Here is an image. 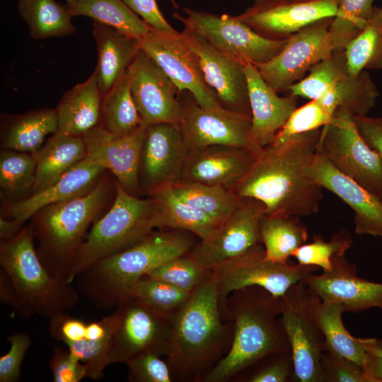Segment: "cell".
<instances>
[{"label": "cell", "instance_id": "1", "mask_svg": "<svg viewBox=\"0 0 382 382\" xmlns=\"http://www.w3.org/2000/svg\"><path fill=\"white\" fill-rule=\"evenodd\" d=\"M320 133L321 128L296 135L281 146L263 147L233 192L241 198L261 202L267 214L317 213L323 187L307 168L317 152Z\"/></svg>", "mask_w": 382, "mask_h": 382}, {"label": "cell", "instance_id": "36", "mask_svg": "<svg viewBox=\"0 0 382 382\" xmlns=\"http://www.w3.org/2000/svg\"><path fill=\"white\" fill-rule=\"evenodd\" d=\"M170 187L178 197L209 216L219 225L233 213L242 199L232 190L184 180Z\"/></svg>", "mask_w": 382, "mask_h": 382}, {"label": "cell", "instance_id": "32", "mask_svg": "<svg viewBox=\"0 0 382 382\" xmlns=\"http://www.w3.org/2000/svg\"><path fill=\"white\" fill-rule=\"evenodd\" d=\"M260 233L266 260L286 263L300 246L306 243L308 231L299 216L265 214L260 223Z\"/></svg>", "mask_w": 382, "mask_h": 382}, {"label": "cell", "instance_id": "8", "mask_svg": "<svg viewBox=\"0 0 382 382\" xmlns=\"http://www.w3.org/2000/svg\"><path fill=\"white\" fill-rule=\"evenodd\" d=\"M280 319L286 333L294 366V381L322 382L321 358L325 351L318 320L321 299L300 281L281 297Z\"/></svg>", "mask_w": 382, "mask_h": 382}, {"label": "cell", "instance_id": "55", "mask_svg": "<svg viewBox=\"0 0 382 382\" xmlns=\"http://www.w3.org/2000/svg\"><path fill=\"white\" fill-rule=\"evenodd\" d=\"M366 352L364 371L369 382H382V340L361 338Z\"/></svg>", "mask_w": 382, "mask_h": 382}, {"label": "cell", "instance_id": "14", "mask_svg": "<svg viewBox=\"0 0 382 382\" xmlns=\"http://www.w3.org/2000/svg\"><path fill=\"white\" fill-rule=\"evenodd\" d=\"M264 204L244 197L233 213L208 238L197 241L187 254L200 266L213 270L262 245L260 223Z\"/></svg>", "mask_w": 382, "mask_h": 382}, {"label": "cell", "instance_id": "47", "mask_svg": "<svg viewBox=\"0 0 382 382\" xmlns=\"http://www.w3.org/2000/svg\"><path fill=\"white\" fill-rule=\"evenodd\" d=\"M251 366L255 369L245 377L243 381H294V366L291 350L270 354Z\"/></svg>", "mask_w": 382, "mask_h": 382}, {"label": "cell", "instance_id": "51", "mask_svg": "<svg viewBox=\"0 0 382 382\" xmlns=\"http://www.w3.org/2000/svg\"><path fill=\"white\" fill-rule=\"evenodd\" d=\"M49 366L54 382H79L86 378V366L71 352L61 347H54Z\"/></svg>", "mask_w": 382, "mask_h": 382}, {"label": "cell", "instance_id": "34", "mask_svg": "<svg viewBox=\"0 0 382 382\" xmlns=\"http://www.w3.org/2000/svg\"><path fill=\"white\" fill-rule=\"evenodd\" d=\"M18 11L34 40L63 37L76 30L66 4L54 0H18Z\"/></svg>", "mask_w": 382, "mask_h": 382}, {"label": "cell", "instance_id": "31", "mask_svg": "<svg viewBox=\"0 0 382 382\" xmlns=\"http://www.w3.org/2000/svg\"><path fill=\"white\" fill-rule=\"evenodd\" d=\"M158 228L180 229L195 234L199 240L211 236L220 226L200 210L178 197L170 187L154 191Z\"/></svg>", "mask_w": 382, "mask_h": 382}, {"label": "cell", "instance_id": "22", "mask_svg": "<svg viewBox=\"0 0 382 382\" xmlns=\"http://www.w3.org/2000/svg\"><path fill=\"white\" fill-rule=\"evenodd\" d=\"M302 281L322 301L338 303L345 312L382 308V284L357 276L356 266L345 255L333 258L330 271L311 274Z\"/></svg>", "mask_w": 382, "mask_h": 382}, {"label": "cell", "instance_id": "23", "mask_svg": "<svg viewBox=\"0 0 382 382\" xmlns=\"http://www.w3.org/2000/svg\"><path fill=\"white\" fill-rule=\"evenodd\" d=\"M308 175L336 195L354 212L355 232L382 238V199L370 192L316 153L307 168Z\"/></svg>", "mask_w": 382, "mask_h": 382}, {"label": "cell", "instance_id": "42", "mask_svg": "<svg viewBox=\"0 0 382 382\" xmlns=\"http://www.w3.org/2000/svg\"><path fill=\"white\" fill-rule=\"evenodd\" d=\"M374 0H338L329 33L334 52H343L371 16Z\"/></svg>", "mask_w": 382, "mask_h": 382}, {"label": "cell", "instance_id": "50", "mask_svg": "<svg viewBox=\"0 0 382 382\" xmlns=\"http://www.w3.org/2000/svg\"><path fill=\"white\" fill-rule=\"evenodd\" d=\"M7 340L10 349L0 357V382H16L19 380L21 365L31 345V340L25 332L13 333L8 336Z\"/></svg>", "mask_w": 382, "mask_h": 382}, {"label": "cell", "instance_id": "17", "mask_svg": "<svg viewBox=\"0 0 382 382\" xmlns=\"http://www.w3.org/2000/svg\"><path fill=\"white\" fill-rule=\"evenodd\" d=\"M188 152L179 125L161 122L147 125L139 168L141 192L149 196L180 180Z\"/></svg>", "mask_w": 382, "mask_h": 382}, {"label": "cell", "instance_id": "16", "mask_svg": "<svg viewBox=\"0 0 382 382\" xmlns=\"http://www.w3.org/2000/svg\"><path fill=\"white\" fill-rule=\"evenodd\" d=\"M115 309L119 323L113 336L108 364H125L144 352L168 356L170 350V320L160 316L131 295L124 297Z\"/></svg>", "mask_w": 382, "mask_h": 382}, {"label": "cell", "instance_id": "19", "mask_svg": "<svg viewBox=\"0 0 382 382\" xmlns=\"http://www.w3.org/2000/svg\"><path fill=\"white\" fill-rule=\"evenodd\" d=\"M338 0H262L236 17L260 35L286 39L321 18L334 17Z\"/></svg>", "mask_w": 382, "mask_h": 382}, {"label": "cell", "instance_id": "58", "mask_svg": "<svg viewBox=\"0 0 382 382\" xmlns=\"http://www.w3.org/2000/svg\"><path fill=\"white\" fill-rule=\"evenodd\" d=\"M293 1L303 2V1H313V0H293Z\"/></svg>", "mask_w": 382, "mask_h": 382}, {"label": "cell", "instance_id": "3", "mask_svg": "<svg viewBox=\"0 0 382 382\" xmlns=\"http://www.w3.org/2000/svg\"><path fill=\"white\" fill-rule=\"evenodd\" d=\"M281 312V297L260 286L231 292L222 310L233 325L231 345L203 382L228 381L267 355L291 350Z\"/></svg>", "mask_w": 382, "mask_h": 382}, {"label": "cell", "instance_id": "59", "mask_svg": "<svg viewBox=\"0 0 382 382\" xmlns=\"http://www.w3.org/2000/svg\"><path fill=\"white\" fill-rule=\"evenodd\" d=\"M66 1V4H69V3H71V2H74L76 0H65Z\"/></svg>", "mask_w": 382, "mask_h": 382}, {"label": "cell", "instance_id": "56", "mask_svg": "<svg viewBox=\"0 0 382 382\" xmlns=\"http://www.w3.org/2000/svg\"><path fill=\"white\" fill-rule=\"evenodd\" d=\"M23 228V224L13 219H7L2 216L0 217V239L1 241L10 240L17 236Z\"/></svg>", "mask_w": 382, "mask_h": 382}, {"label": "cell", "instance_id": "57", "mask_svg": "<svg viewBox=\"0 0 382 382\" xmlns=\"http://www.w3.org/2000/svg\"><path fill=\"white\" fill-rule=\"evenodd\" d=\"M169 1L171 3V4L175 8H179V6L178 5L176 0H169Z\"/></svg>", "mask_w": 382, "mask_h": 382}, {"label": "cell", "instance_id": "48", "mask_svg": "<svg viewBox=\"0 0 382 382\" xmlns=\"http://www.w3.org/2000/svg\"><path fill=\"white\" fill-rule=\"evenodd\" d=\"M161 356L154 352H144L127 361V379L131 382H172L170 368Z\"/></svg>", "mask_w": 382, "mask_h": 382}, {"label": "cell", "instance_id": "10", "mask_svg": "<svg viewBox=\"0 0 382 382\" xmlns=\"http://www.w3.org/2000/svg\"><path fill=\"white\" fill-rule=\"evenodd\" d=\"M317 151L340 173L382 199V160L361 137L346 108L338 107L321 128Z\"/></svg>", "mask_w": 382, "mask_h": 382}, {"label": "cell", "instance_id": "54", "mask_svg": "<svg viewBox=\"0 0 382 382\" xmlns=\"http://www.w3.org/2000/svg\"><path fill=\"white\" fill-rule=\"evenodd\" d=\"M354 121L361 137L382 160V117L355 116Z\"/></svg>", "mask_w": 382, "mask_h": 382}, {"label": "cell", "instance_id": "11", "mask_svg": "<svg viewBox=\"0 0 382 382\" xmlns=\"http://www.w3.org/2000/svg\"><path fill=\"white\" fill-rule=\"evenodd\" d=\"M183 115L179 127L188 151L213 145L248 149L259 154L262 147L251 133V115L224 108H205L188 91L180 93Z\"/></svg>", "mask_w": 382, "mask_h": 382}, {"label": "cell", "instance_id": "53", "mask_svg": "<svg viewBox=\"0 0 382 382\" xmlns=\"http://www.w3.org/2000/svg\"><path fill=\"white\" fill-rule=\"evenodd\" d=\"M152 29L163 33H176L161 12L156 0H122Z\"/></svg>", "mask_w": 382, "mask_h": 382}, {"label": "cell", "instance_id": "15", "mask_svg": "<svg viewBox=\"0 0 382 382\" xmlns=\"http://www.w3.org/2000/svg\"><path fill=\"white\" fill-rule=\"evenodd\" d=\"M139 42L140 50L161 67L180 93L190 92L203 108H223L214 91L207 84L199 59L183 31L163 33L151 28Z\"/></svg>", "mask_w": 382, "mask_h": 382}, {"label": "cell", "instance_id": "5", "mask_svg": "<svg viewBox=\"0 0 382 382\" xmlns=\"http://www.w3.org/2000/svg\"><path fill=\"white\" fill-rule=\"evenodd\" d=\"M111 185L103 175L91 191L45 207L32 216L37 255L54 278L69 282L74 257L107 204Z\"/></svg>", "mask_w": 382, "mask_h": 382}, {"label": "cell", "instance_id": "49", "mask_svg": "<svg viewBox=\"0 0 382 382\" xmlns=\"http://www.w3.org/2000/svg\"><path fill=\"white\" fill-rule=\"evenodd\" d=\"M320 366L322 382H369L361 366L329 352L323 353Z\"/></svg>", "mask_w": 382, "mask_h": 382}, {"label": "cell", "instance_id": "33", "mask_svg": "<svg viewBox=\"0 0 382 382\" xmlns=\"http://www.w3.org/2000/svg\"><path fill=\"white\" fill-rule=\"evenodd\" d=\"M66 6L72 17H89L139 40L151 30L122 0H76Z\"/></svg>", "mask_w": 382, "mask_h": 382}, {"label": "cell", "instance_id": "35", "mask_svg": "<svg viewBox=\"0 0 382 382\" xmlns=\"http://www.w3.org/2000/svg\"><path fill=\"white\" fill-rule=\"evenodd\" d=\"M379 92L369 74H345L318 100L332 114L338 107L354 117L366 115L374 106Z\"/></svg>", "mask_w": 382, "mask_h": 382}, {"label": "cell", "instance_id": "45", "mask_svg": "<svg viewBox=\"0 0 382 382\" xmlns=\"http://www.w3.org/2000/svg\"><path fill=\"white\" fill-rule=\"evenodd\" d=\"M351 234L342 229L333 234L329 241L320 236H314L313 242L304 243L292 253L299 264L318 267L323 272L332 268V260L337 256L345 255L352 244Z\"/></svg>", "mask_w": 382, "mask_h": 382}, {"label": "cell", "instance_id": "41", "mask_svg": "<svg viewBox=\"0 0 382 382\" xmlns=\"http://www.w3.org/2000/svg\"><path fill=\"white\" fill-rule=\"evenodd\" d=\"M191 294L166 282L145 276L135 284L129 295L160 316L170 320L185 305Z\"/></svg>", "mask_w": 382, "mask_h": 382}, {"label": "cell", "instance_id": "9", "mask_svg": "<svg viewBox=\"0 0 382 382\" xmlns=\"http://www.w3.org/2000/svg\"><path fill=\"white\" fill-rule=\"evenodd\" d=\"M185 16L174 12L173 16L184 25V30L203 37L225 56L243 65H257L268 62L280 52L287 38L265 37L237 17L219 16L190 8H184Z\"/></svg>", "mask_w": 382, "mask_h": 382}, {"label": "cell", "instance_id": "29", "mask_svg": "<svg viewBox=\"0 0 382 382\" xmlns=\"http://www.w3.org/2000/svg\"><path fill=\"white\" fill-rule=\"evenodd\" d=\"M32 154L36 162L35 193L52 185L83 160L86 155V147L82 136L57 130Z\"/></svg>", "mask_w": 382, "mask_h": 382}, {"label": "cell", "instance_id": "4", "mask_svg": "<svg viewBox=\"0 0 382 382\" xmlns=\"http://www.w3.org/2000/svg\"><path fill=\"white\" fill-rule=\"evenodd\" d=\"M191 232L159 228L132 247L101 259L80 272L79 294L100 309L115 308L154 268L187 253L197 241Z\"/></svg>", "mask_w": 382, "mask_h": 382}, {"label": "cell", "instance_id": "43", "mask_svg": "<svg viewBox=\"0 0 382 382\" xmlns=\"http://www.w3.org/2000/svg\"><path fill=\"white\" fill-rule=\"evenodd\" d=\"M347 74L345 51L332 52L328 58L315 64L308 74L288 90L290 95L317 100L325 95Z\"/></svg>", "mask_w": 382, "mask_h": 382}, {"label": "cell", "instance_id": "21", "mask_svg": "<svg viewBox=\"0 0 382 382\" xmlns=\"http://www.w3.org/2000/svg\"><path fill=\"white\" fill-rule=\"evenodd\" d=\"M197 54L204 79L225 109L251 115L245 65L210 45L203 37L183 30Z\"/></svg>", "mask_w": 382, "mask_h": 382}, {"label": "cell", "instance_id": "38", "mask_svg": "<svg viewBox=\"0 0 382 382\" xmlns=\"http://www.w3.org/2000/svg\"><path fill=\"white\" fill-rule=\"evenodd\" d=\"M100 124L116 137L128 134L142 124L127 74L103 96Z\"/></svg>", "mask_w": 382, "mask_h": 382}, {"label": "cell", "instance_id": "24", "mask_svg": "<svg viewBox=\"0 0 382 382\" xmlns=\"http://www.w3.org/2000/svg\"><path fill=\"white\" fill-rule=\"evenodd\" d=\"M257 155L246 149L225 145L189 151L181 180L233 191Z\"/></svg>", "mask_w": 382, "mask_h": 382}, {"label": "cell", "instance_id": "52", "mask_svg": "<svg viewBox=\"0 0 382 382\" xmlns=\"http://www.w3.org/2000/svg\"><path fill=\"white\" fill-rule=\"evenodd\" d=\"M87 323L66 312L49 318L48 331L51 337L66 345L85 337Z\"/></svg>", "mask_w": 382, "mask_h": 382}, {"label": "cell", "instance_id": "60", "mask_svg": "<svg viewBox=\"0 0 382 382\" xmlns=\"http://www.w3.org/2000/svg\"><path fill=\"white\" fill-rule=\"evenodd\" d=\"M255 1H262V0H255Z\"/></svg>", "mask_w": 382, "mask_h": 382}, {"label": "cell", "instance_id": "18", "mask_svg": "<svg viewBox=\"0 0 382 382\" xmlns=\"http://www.w3.org/2000/svg\"><path fill=\"white\" fill-rule=\"evenodd\" d=\"M126 74L142 123L179 125L183 115L180 92L157 64L140 50Z\"/></svg>", "mask_w": 382, "mask_h": 382}, {"label": "cell", "instance_id": "13", "mask_svg": "<svg viewBox=\"0 0 382 382\" xmlns=\"http://www.w3.org/2000/svg\"><path fill=\"white\" fill-rule=\"evenodd\" d=\"M333 17L321 18L291 35L279 54L256 66L264 81L277 92L288 91L317 63L333 52L329 28Z\"/></svg>", "mask_w": 382, "mask_h": 382}, {"label": "cell", "instance_id": "20", "mask_svg": "<svg viewBox=\"0 0 382 382\" xmlns=\"http://www.w3.org/2000/svg\"><path fill=\"white\" fill-rule=\"evenodd\" d=\"M146 127L142 123L128 134L116 137L99 124L82 136L86 147L85 158L110 170L127 192L137 197L141 193L139 168Z\"/></svg>", "mask_w": 382, "mask_h": 382}, {"label": "cell", "instance_id": "26", "mask_svg": "<svg viewBox=\"0 0 382 382\" xmlns=\"http://www.w3.org/2000/svg\"><path fill=\"white\" fill-rule=\"evenodd\" d=\"M105 170L84 158L50 187L23 200L11 202L6 207V214L23 224L45 207L91 191L100 180Z\"/></svg>", "mask_w": 382, "mask_h": 382}, {"label": "cell", "instance_id": "39", "mask_svg": "<svg viewBox=\"0 0 382 382\" xmlns=\"http://www.w3.org/2000/svg\"><path fill=\"white\" fill-rule=\"evenodd\" d=\"M345 52L349 74L382 69V7L374 6L366 25L349 42Z\"/></svg>", "mask_w": 382, "mask_h": 382}, {"label": "cell", "instance_id": "46", "mask_svg": "<svg viewBox=\"0 0 382 382\" xmlns=\"http://www.w3.org/2000/svg\"><path fill=\"white\" fill-rule=\"evenodd\" d=\"M332 116L318 100H311L293 111L272 145L281 146L296 135L319 129L328 124Z\"/></svg>", "mask_w": 382, "mask_h": 382}, {"label": "cell", "instance_id": "27", "mask_svg": "<svg viewBox=\"0 0 382 382\" xmlns=\"http://www.w3.org/2000/svg\"><path fill=\"white\" fill-rule=\"evenodd\" d=\"M92 33L98 53L95 70L100 91L104 96L127 74L140 51L139 42L96 21H93Z\"/></svg>", "mask_w": 382, "mask_h": 382}, {"label": "cell", "instance_id": "44", "mask_svg": "<svg viewBox=\"0 0 382 382\" xmlns=\"http://www.w3.org/2000/svg\"><path fill=\"white\" fill-rule=\"evenodd\" d=\"M214 271L200 266L187 253L173 258L149 271L146 276L166 282L188 293L209 280Z\"/></svg>", "mask_w": 382, "mask_h": 382}, {"label": "cell", "instance_id": "37", "mask_svg": "<svg viewBox=\"0 0 382 382\" xmlns=\"http://www.w3.org/2000/svg\"><path fill=\"white\" fill-rule=\"evenodd\" d=\"M342 306L336 302L321 301L318 320L323 334L325 351L348 359L364 369L366 352L361 338L351 335L342 319Z\"/></svg>", "mask_w": 382, "mask_h": 382}, {"label": "cell", "instance_id": "40", "mask_svg": "<svg viewBox=\"0 0 382 382\" xmlns=\"http://www.w3.org/2000/svg\"><path fill=\"white\" fill-rule=\"evenodd\" d=\"M36 180V162L30 153L3 149L0 153V187L14 202L33 194Z\"/></svg>", "mask_w": 382, "mask_h": 382}, {"label": "cell", "instance_id": "7", "mask_svg": "<svg viewBox=\"0 0 382 382\" xmlns=\"http://www.w3.org/2000/svg\"><path fill=\"white\" fill-rule=\"evenodd\" d=\"M158 228L154 199L127 192L116 181L115 197L110 209L96 221L73 260L68 282L97 261L122 252Z\"/></svg>", "mask_w": 382, "mask_h": 382}, {"label": "cell", "instance_id": "30", "mask_svg": "<svg viewBox=\"0 0 382 382\" xmlns=\"http://www.w3.org/2000/svg\"><path fill=\"white\" fill-rule=\"evenodd\" d=\"M58 130L56 109L33 110L23 114L4 117L1 141L4 149L33 153L48 134Z\"/></svg>", "mask_w": 382, "mask_h": 382}, {"label": "cell", "instance_id": "2", "mask_svg": "<svg viewBox=\"0 0 382 382\" xmlns=\"http://www.w3.org/2000/svg\"><path fill=\"white\" fill-rule=\"evenodd\" d=\"M214 275L193 291L185 305L170 318L167 362L174 379L203 382L228 352L233 325L224 322Z\"/></svg>", "mask_w": 382, "mask_h": 382}, {"label": "cell", "instance_id": "25", "mask_svg": "<svg viewBox=\"0 0 382 382\" xmlns=\"http://www.w3.org/2000/svg\"><path fill=\"white\" fill-rule=\"evenodd\" d=\"M251 111V133L260 147L272 144L277 134L296 108L297 97L279 96L262 78L256 66L245 65Z\"/></svg>", "mask_w": 382, "mask_h": 382}, {"label": "cell", "instance_id": "12", "mask_svg": "<svg viewBox=\"0 0 382 382\" xmlns=\"http://www.w3.org/2000/svg\"><path fill=\"white\" fill-rule=\"evenodd\" d=\"M318 270V267L313 265H289L266 260L265 248L260 245L214 270L221 313L226 297L234 291L257 286L275 297H282L292 285Z\"/></svg>", "mask_w": 382, "mask_h": 382}, {"label": "cell", "instance_id": "28", "mask_svg": "<svg viewBox=\"0 0 382 382\" xmlns=\"http://www.w3.org/2000/svg\"><path fill=\"white\" fill-rule=\"evenodd\" d=\"M103 96L94 69L83 82L66 91L57 106L58 131L83 136L100 123Z\"/></svg>", "mask_w": 382, "mask_h": 382}, {"label": "cell", "instance_id": "6", "mask_svg": "<svg viewBox=\"0 0 382 382\" xmlns=\"http://www.w3.org/2000/svg\"><path fill=\"white\" fill-rule=\"evenodd\" d=\"M0 265L14 290L13 309L22 318L34 315L50 318L71 309L79 300L72 283L54 278L43 265L30 226L1 241Z\"/></svg>", "mask_w": 382, "mask_h": 382}]
</instances>
